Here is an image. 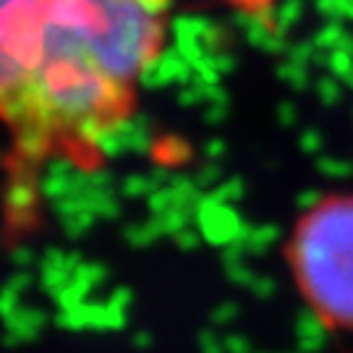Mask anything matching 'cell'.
<instances>
[{"label": "cell", "instance_id": "6da1fadb", "mask_svg": "<svg viewBox=\"0 0 353 353\" xmlns=\"http://www.w3.org/2000/svg\"><path fill=\"white\" fill-rule=\"evenodd\" d=\"M176 0H0V115L21 170L92 168L137 113Z\"/></svg>", "mask_w": 353, "mask_h": 353}, {"label": "cell", "instance_id": "7a4b0ae2", "mask_svg": "<svg viewBox=\"0 0 353 353\" xmlns=\"http://www.w3.org/2000/svg\"><path fill=\"white\" fill-rule=\"evenodd\" d=\"M285 265L316 322L353 335V191L322 194L296 217Z\"/></svg>", "mask_w": 353, "mask_h": 353}]
</instances>
